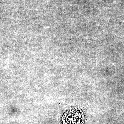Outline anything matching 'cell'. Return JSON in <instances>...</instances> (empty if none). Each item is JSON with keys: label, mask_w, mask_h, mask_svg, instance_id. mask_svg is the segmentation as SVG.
I'll list each match as a JSON object with an SVG mask.
<instances>
[{"label": "cell", "mask_w": 124, "mask_h": 124, "mask_svg": "<svg viewBox=\"0 0 124 124\" xmlns=\"http://www.w3.org/2000/svg\"><path fill=\"white\" fill-rule=\"evenodd\" d=\"M62 121V124H84V115L81 110L71 108L65 112Z\"/></svg>", "instance_id": "1"}]
</instances>
